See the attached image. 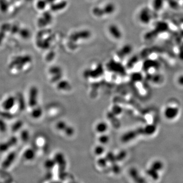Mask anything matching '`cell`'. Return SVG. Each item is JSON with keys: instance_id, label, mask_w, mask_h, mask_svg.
<instances>
[{"instance_id": "obj_1", "label": "cell", "mask_w": 183, "mask_h": 183, "mask_svg": "<svg viewBox=\"0 0 183 183\" xmlns=\"http://www.w3.org/2000/svg\"><path fill=\"white\" fill-rule=\"evenodd\" d=\"M31 58L28 56L18 57L11 62L10 64L9 69L13 73H18L23 70L25 65L29 63Z\"/></svg>"}, {"instance_id": "obj_2", "label": "cell", "mask_w": 183, "mask_h": 183, "mask_svg": "<svg viewBox=\"0 0 183 183\" xmlns=\"http://www.w3.org/2000/svg\"><path fill=\"white\" fill-rule=\"evenodd\" d=\"M39 92L36 86H32L28 91V103L30 108L33 109L38 105Z\"/></svg>"}, {"instance_id": "obj_3", "label": "cell", "mask_w": 183, "mask_h": 183, "mask_svg": "<svg viewBox=\"0 0 183 183\" xmlns=\"http://www.w3.org/2000/svg\"><path fill=\"white\" fill-rule=\"evenodd\" d=\"M18 142V139L15 136H12L7 140V141L2 142L0 144V152H4L7 151L12 146L15 145Z\"/></svg>"}, {"instance_id": "obj_4", "label": "cell", "mask_w": 183, "mask_h": 183, "mask_svg": "<svg viewBox=\"0 0 183 183\" xmlns=\"http://www.w3.org/2000/svg\"><path fill=\"white\" fill-rule=\"evenodd\" d=\"M17 99L15 97L10 96L7 97L2 103V107L5 111L11 110L16 104Z\"/></svg>"}, {"instance_id": "obj_5", "label": "cell", "mask_w": 183, "mask_h": 183, "mask_svg": "<svg viewBox=\"0 0 183 183\" xmlns=\"http://www.w3.org/2000/svg\"><path fill=\"white\" fill-rule=\"evenodd\" d=\"M179 114V109L178 107L169 106L166 107L164 111V115L166 119H175Z\"/></svg>"}, {"instance_id": "obj_6", "label": "cell", "mask_w": 183, "mask_h": 183, "mask_svg": "<svg viewBox=\"0 0 183 183\" xmlns=\"http://www.w3.org/2000/svg\"><path fill=\"white\" fill-rule=\"evenodd\" d=\"M56 127L58 130L62 131L68 136L70 135L73 131L72 128L68 126V124L64 121H60L57 122Z\"/></svg>"}, {"instance_id": "obj_7", "label": "cell", "mask_w": 183, "mask_h": 183, "mask_svg": "<svg viewBox=\"0 0 183 183\" xmlns=\"http://www.w3.org/2000/svg\"><path fill=\"white\" fill-rule=\"evenodd\" d=\"M31 111V116L34 119H39L43 115V109L40 106H37L36 107L33 108Z\"/></svg>"}, {"instance_id": "obj_8", "label": "cell", "mask_w": 183, "mask_h": 183, "mask_svg": "<svg viewBox=\"0 0 183 183\" xmlns=\"http://www.w3.org/2000/svg\"><path fill=\"white\" fill-rule=\"evenodd\" d=\"M140 18L142 23H149L151 20V15L149 11L147 9L142 10L140 13Z\"/></svg>"}, {"instance_id": "obj_9", "label": "cell", "mask_w": 183, "mask_h": 183, "mask_svg": "<svg viewBox=\"0 0 183 183\" xmlns=\"http://www.w3.org/2000/svg\"><path fill=\"white\" fill-rule=\"evenodd\" d=\"M23 156L25 160L27 161H31L33 160L35 157V152L32 148H29L25 150Z\"/></svg>"}, {"instance_id": "obj_10", "label": "cell", "mask_w": 183, "mask_h": 183, "mask_svg": "<svg viewBox=\"0 0 183 183\" xmlns=\"http://www.w3.org/2000/svg\"><path fill=\"white\" fill-rule=\"evenodd\" d=\"M15 156H16V154H15V152H12L10 153L6 158L5 160H4V162H3V166L5 167L9 166L15 159Z\"/></svg>"}, {"instance_id": "obj_11", "label": "cell", "mask_w": 183, "mask_h": 183, "mask_svg": "<svg viewBox=\"0 0 183 183\" xmlns=\"http://www.w3.org/2000/svg\"><path fill=\"white\" fill-rule=\"evenodd\" d=\"M109 32L111 35L113 36L114 38L119 39L121 38V33L119 28L115 26H110L109 28Z\"/></svg>"}, {"instance_id": "obj_12", "label": "cell", "mask_w": 183, "mask_h": 183, "mask_svg": "<svg viewBox=\"0 0 183 183\" xmlns=\"http://www.w3.org/2000/svg\"><path fill=\"white\" fill-rule=\"evenodd\" d=\"M164 0H153V6L156 11H160L162 9L164 5Z\"/></svg>"}, {"instance_id": "obj_13", "label": "cell", "mask_w": 183, "mask_h": 183, "mask_svg": "<svg viewBox=\"0 0 183 183\" xmlns=\"http://www.w3.org/2000/svg\"><path fill=\"white\" fill-rule=\"evenodd\" d=\"M69 87V84L66 80H61L57 83V88L59 90H66L68 87Z\"/></svg>"}, {"instance_id": "obj_14", "label": "cell", "mask_w": 183, "mask_h": 183, "mask_svg": "<svg viewBox=\"0 0 183 183\" xmlns=\"http://www.w3.org/2000/svg\"><path fill=\"white\" fill-rule=\"evenodd\" d=\"M23 122L20 120L19 121H16L15 123L14 124L12 127V131L14 132H18L19 131L20 129H21L22 127L23 126Z\"/></svg>"}, {"instance_id": "obj_15", "label": "cell", "mask_w": 183, "mask_h": 183, "mask_svg": "<svg viewBox=\"0 0 183 183\" xmlns=\"http://www.w3.org/2000/svg\"><path fill=\"white\" fill-rule=\"evenodd\" d=\"M7 130V124L3 119H0V132L4 133Z\"/></svg>"}, {"instance_id": "obj_16", "label": "cell", "mask_w": 183, "mask_h": 183, "mask_svg": "<svg viewBox=\"0 0 183 183\" xmlns=\"http://www.w3.org/2000/svg\"><path fill=\"white\" fill-rule=\"evenodd\" d=\"M29 132L27 130H23V131L21 133V138L22 140L24 141H27L29 139Z\"/></svg>"}, {"instance_id": "obj_17", "label": "cell", "mask_w": 183, "mask_h": 183, "mask_svg": "<svg viewBox=\"0 0 183 183\" xmlns=\"http://www.w3.org/2000/svg\"><path fill=\"white\" fill-rule=\"evenodd\" d=\"M178 81L179 84H180V85H183V75L179 77Z\"/></svg>"}]
</instances>
